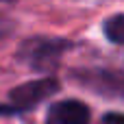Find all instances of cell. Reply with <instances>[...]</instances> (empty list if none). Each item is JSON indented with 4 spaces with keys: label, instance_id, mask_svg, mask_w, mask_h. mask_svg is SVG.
Returning <instances> with one entry per match:
<instances>
[{
    "label": "cell",
    "instance_id": "cell-4",
    "mask_svg": "<svg viewBox=\"0 0 124 124\" xmlns=\"http://www.w3.org/2000/svg\"><path fill=\"white\" fill-rule=\"evenodd\" d=\"M89 122V107L81 100H61L54 102L48 113L46 124H87Z\"/></svg>",
    "mask_w": 124,
    "mask_h": 124
},
{
    "label": "cell",
    "instance_id": "cell-6",
    "mask_svg": "<svg viewBox=\"0 0 124 124\" xmlns=\"http://www.w3.org/2000/svg\"><path fill=\"white\" fill-rule=\"evenodd\" d=\"M105 124H124V113H107Z\"/></svg>",
    "mask_w": 124,
    "mask_h": 124
},
{
    "label": "cell",
    "instance_id": "cell-3",
    "mask_svg": "<svg viewBox=\"0 0 124 124\" xmlns=\"http://www.w3.org/2000/svg\"><path fill=\"white\" fill-rule=\"evenodd\" d=\"M70 78L76 81L81 87L94 92V94L124 100V72L122 70H107V68L78 70V72H72Z\"/></svg>",
    "mask_w": 124,
    "mask_h": 124
},
{
    "label": "cell",
    "instance_id": "cell-2",
    "mask_svg": "<svg viewBox=\"0 0 124 124\" xmlns=\"http://www.w3.org/2000/svg\"><path fill=\"white\" fill-rule=\"evenodd\" d=\"M57 92H59V83H57L54 78H50V76L22 83V85H17L15 89H11V94H9L11 105H0V116L28 111V109H33L35 105H39L41 100L50 98V96L57 94Z\"/></svg>",
    "mask_w": 124,
    "mask_h": 124
},
{
    "label": "cell",
    "instance_id": "cell-5",
    "mask_svg": "<svg viewBox=\"0 0 124 124\" xmlns=\"http://www.w3.org/2000/svg\"><path fill=\"white\" fill-rule=\"evenodd\" d=\"M102 31H105V37H107L109 41L124 46V13H118V15L109 17V20L105 22Z\"/></svg>",
    "mask_w": 124,
    "mask_h": 124
},
{
    "label": "cell",
    "instance_id": "cell-1",
    "mask_svg": "<svg viewBox=\"0 0 124 124\" xmlns=\"http://www.w3.org/2000/svg\"><path fill=\"white\" fill-rule=\"evenodd\" d=\"M70 46H72V44L65 41V39L33 37V39H28V41H24V44L20 46V54H17V57H20V61L28 63V65L35 68V70L50 72V70L59 63L63 50H68Z\"/></svg>",
    "mask_w": 124,
    "mask_h": 124
}]
</instances>
